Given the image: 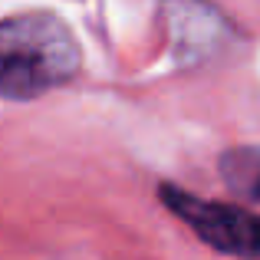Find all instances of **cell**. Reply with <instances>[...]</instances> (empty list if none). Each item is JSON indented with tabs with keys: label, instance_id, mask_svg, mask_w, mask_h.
Wrapping results in <instances>:
<instances>
[{
	"label": "cell",
	"instance_id": "6da1fadb",
	"mask_svg": "<svg viewBox=\"0 0 260 260\" xmlns=\"http://www.w3.org/2000/svg\"><path fill=\"white\" fill-rule=\"evenodd\" d=\"M79 43L53 13L0 20V99L26 102L66 86L79 73Z\"/></svg>",
	"mask_w": 260,
	"mask_h": 260
},
{
	"label": "cell",
	"instance_id": "7a4b0ae2",
	"mask_svg": "<svg viewBox=\"0 0 260 260\" xmlns=\"http://www.w3.org/2000/svg\"><path fill=\"white\" fill-rule=\"evenodd\" d=\"M158 194L168 204V211L181 217L208 247L231 257H260V214L234 208V204L204 201V198L188 194L175 184H161Z\"/></svg>",
	"mask_w": 260,
	"mask_h": 260
},
{
	"label": "cell",
	"instance_id": "3957f363",
	"mask_svg": "<svg viewBox=\"0 0 260 260\" xmlns=\"http://www.w3.org/2000/svg\"><path fill=\"white\" fill-rule=\"evenodd\" d=\"M221 175L228 178L231 188H237L241 194L260 201V145L228 152L221 158Z\"/></svg>",
	"mask_w": 260,
	"mask_h": 260
}]
</instances>
